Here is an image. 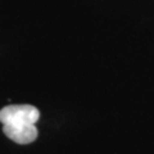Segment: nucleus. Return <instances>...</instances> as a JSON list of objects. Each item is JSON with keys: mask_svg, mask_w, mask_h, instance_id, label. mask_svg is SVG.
Listing matches in <instances>:
<instances>
[{"mask_svg": "<svg viewBox=\"0 0 154 154\" xmlns=\"http://www.w3.org/2000/svg\"><path fill=\"white\" fill-rule=\"evenodd\" d=\"M38 118L40 110L30 104H12L0 110L4 135L21 145L31 144L37 139L36 122Z\"/></svg>", "mask_w": 154, "mask_h": 154, "instance_id": "nucleus-1", "label": "nucleus"}]
</instances>
